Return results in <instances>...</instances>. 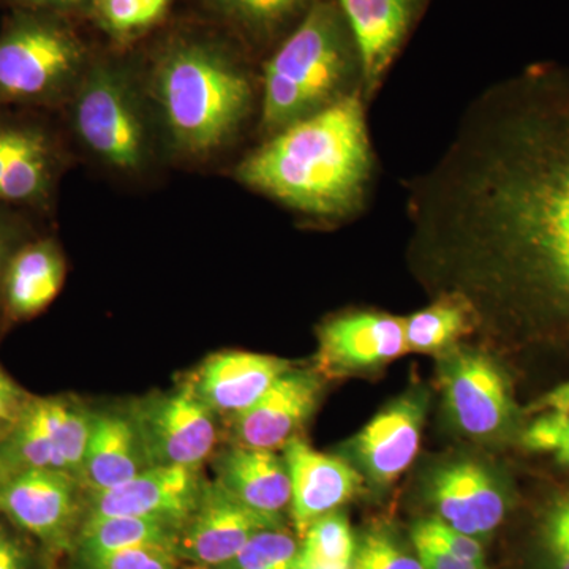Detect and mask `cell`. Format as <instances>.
Returning a JSON list of instances; mask_svg holds the SVG:
<instances>
[{"label":"cell","instance_id":"obj_37","mask_svg":"<svg viewBox=\"0 0 569 569\" xmlns=\"http://www.w3.org/2000/svg\"><path fill=\"white\" fill-rule=\"evenodd\" d=\"M10 10L47 11L71 18L74 14L89 13L93 0H3Z\"/></svg>","mask_w":569,"mask_h":569},{"label":"cell","instance_id":"obj_15","mask_svg":"<svg viewBox=\"0 0 569 569\" xmlns=\"http://www.w3.org/2000/svg\"><path fill=\"white\" fill-rule=\"evenodd\" d=\"M317 369H295L277 378L252 407L230 419L231 445L277 451L312 418L323 395Z\"/></svg>","mask_w":569,"mask_h":569},{"label":"cell","instance_id":"obj_16","mask_svg":"<svg viewBox=\"0 0 569 569\" xmlns=\"http://www.w3.org/2000/svg\"><path fill=\"white\" fill-rule=\"evenodd\" d=\"M426 406L422 392L400 396L370 419L351 441L358 468L378 488L395 482L417 458Z\"/></svg>","mask_w":569,"mask_h":569},{"label":"cell","instance_id":"obj_38","mask_svg":"<svg viewBox=\"0 0 569 569\" xmlns=\"http://www.w3.org/2000/svg\"><path fill=\"white\" fill-rule=\"evenodd\" d=\"M31 556L17 535L0 526V569H29Z\"/></svg>","mask_w":569,"mask_h":569},{"label":"cell","instance_id":"obj_9","mask_svg":"<svg viewBox=\"0 0 569 569\" xmlns=\"http://www.w3.org/2000/svg\"><path fill=\"white\" fill-rule=\"evenodd\" d=\"M440 367L445 402L456 426L479 440L503 437L515 422L516 407L503 370L471 348H451Z\"/></svg>","mask_w":569,"mask_h":569},{"label":"cell","instance_id":"obj_26","mask_svg":"<svg viewBox=\"0 0 569 569\" xmlns=\"http://www.w3.org/2000/svg\"><path fill=\"white\" fill-rule=\"evenodd\" d=\"M32 410L61 459L63 470L80 482L92 425V407L73 396L32 397Z\"/></svg>","mask_w":569,"mask_h":569},{"label":"cell","instance_id":"obj_17","mask_svg":"<svg viewBox=\"0 0 569 569\" xmlns=\"http://www.w3.org/2000/svg\"><path fill=\"white\" fill-rule=\"evenodd\" d=\"M350 26L362 61L367 102L380 91L427 0H336Z\"/></svg>","mask_w":569,"mask_h":569},{"label":"cell","instance_id":"obj_12","mask_svg":"<svg viewBox=\"0 0 569 569\" xmlns=\"http://www.w3.org/2000/svg\"><path fill=\"white\" fill-rule=\"evenodd\" d=\"M204 482L201 470L151 467L116 488L86 493L82 522L123 516L182 527L197 507Z\"/></svg>","mask_w":569,"mask_h":569},{"label":"cell","instance_id":"obj_29","mask_svg":"<svg viewBox=\"0 0 569 569\" xmlns=\"http://www.w3.org/2000/svg\"><path fill=\"white\" fill-rule=\"evenodd\" d=\"M299 542L284 527L254 535L233 559L212 569H295Z\"/></svg>","mask_w":569,"mask_h":569},{"label":"cell","instance_id":"obj_11","mask_svg":"<svg viewBox=\"0 0 569 569\" xmlns=\"http://www.w3.org/2000/svg\"><path fill=\"white\" fill-rule=\"evenodd\" d=\"M277 527H284L283 519L246 507L212 479L204 482L197 507L179 530L174 553L197 567L217 568L254 535Z\"/></svg>","mask_w":569,"mask_h":569},{"label":"cell","instance_id":"obj_7","mask_svg":"<svg viewBox=\"0 0 569 569\" xmlns=\"http://www.w3.org/2000/svg\"><path fill=\"white\" fill-rule=\"evenodd\" d=\"M69 163V146L50 112L0 111V204L50 216Z\"/></svg>","mask_w":569,"mask_h":569},{"label":"cell","instance_id":"obj_10","mask_svg":"<svg viewBox=\"0 0 569 569\" xmlns=\"http://www.w3.org/2000/svg\"><path fill=\"white\" fill-rule=\"evenodd\" d=\"M86 492L69 473L26 470L0 482V515L51 549L73 546Z\"/></svg>","mask_w":569,"mask_h":569},{"label":"cell","instance_id":"obj_5","mask_svg":"<svg viewBox=\"0 0 569 569\" xmlns=\"http://www.w3.org/2000/svg\"><path fill=\"white\" fill-rule=\"evenodd\" d=\"M61 112L81 151L112 174L141 178L163 157L140 66L126 56L97 52Z\"/></svg>","mask_w":569,"mask_h":569},{"label":"cell","instance_id":"obj_27","mask_svg":"<svg viewBox=\"0 0 569 569\" xmlns=\"http://www.w3.org/2000/svg\"><path fill=\"white\" fill-rule=\"evenodd\" d=\"M356 541L350 520L340 511L313 522L299 542L295 569H353Z\"/></svg>","mask_w":569,"mask_h":569},{"label":"cell","instance_id":"obj_18","mask_svg":"<svg viewBox=\"0 0 569 569\" xmlns=\"http://www.w3.org/2000/svg\"><path fill=\"white\" fill-rule=\"evenodd\" d=\"M283 459L291 479L290 516L299 538L361 488V473L351 463L316 451L301 437L284 445Z\"/></svg>","mask_w":569,"mask_h":569},{"label":"cell","instance_id":"obj_33","mask_svg":"<svg viewBox=\"0 0 569 569\" xmlns=\"http://www.w3.org/2000/svg\"><path fill=\"white\" fill-rule=\"evenodd\" d=\"M522 445L530 451L549 452L560 466L569 467V413L546 411L523 430Z\"/></svg>","mask_w":569,"mask_h":569},{"label":"cell","instance_id":"obj_42","mask_svg":"<svg viewBox=\"0 0 569 569\" xmlns=\"http://www.w3.org/2000/svg\"><path fill=\"white\" fill-rule=\"evenodd\" d=\"M187 569H189V568H187ZM190 569H197V568H190Z\"/></svg>","mask_w":569,"mask_h":569},{"label":"cell","instance_id":"obj_30","mask_svg":"<svg viewBox=\"0 0 569 569\" xmlns=\"http://www.w3.org/2000/svg\"><path fill=\"white\" fill-rule=\"evenodd\" d=\"M535 538L542 569H569V490L542 509Z\"/></svg>","mask_w":569,"mask_h":569},{"label":"cell","instance_id":"obj_36","mask_svg":"<svg viewBox=\"0 0 569 569\" xmlns=\"http://www.w3.org/2000/svg\"><path fill=\"white\" fill-rule=\"evenodd\" d=\"M31 397L0 367V433L3 437L17 425Z\"/></svg>","mask_w":569,"mask_h":569},{"label":"cell","instance_id":"obj_22","mask_svg":"<svg viewBox=\"0 0 569 569\" xmlns=\"http://www.w3.org/2000/svg\"><path fill=\"white\" fill-rule=\"evenodd\" d=\"M213 481L246 507L283 519L290 511L291 479L283 456L271 449L230 447L211 459Z\"/></svg>","mask_w":569,"mask_h":569},{"label":"cell","instance_id":"obj_25","mask_svg":"<svg viewBox=\"0 0 569 569\" xmlns=\"http://www.w3.org/2000/svg\"><path fill=\"white\" fill-rule=\"evenodd\" d=\"M479 326L473 306L458 293L433 296L426 309L406 317L408 348L418 353H441L455 348Z\"/></svg>","mask_w":569,"mask_h":569},{"label":"cell","instance_id":"obj_28","mask_svg":"<svg viewBox=\"0 0 569 569\" xmlns=\"http://www.w3.org/2000/svg\"><path fill=\"white\" fill-rule=\"evenodd\" d=\"M173 0H93L89 17L118 44L133 43L167 18Z\"/></svg>","mask_w":569,"mask_h":569},{"label":"cell","instance_id":"obj_21","mask_svg":"<svg viewBox=\"0 0 569 569\" xmlns=\"http://www.w3.org/2000/svg\"><path fill=\"white\" fill-rule=\"evenodd\" d=\"M148 468L151 466L129 407L92 408L91 433L80 475L84 492L116 488Z\"/></svg>","mask_w":569,"mask_h":569},{"label":"cell","instance_id":"obj_32","mask_svg":"<svg viewBox=\"0 0 569 569\" xmlns=\"http://www.w3.org/2000/svg\"><path fill=\"white\" fill-rule=\"evenodd\" d=\"M353 569H422L418 553L408 552L391 531L369 530L356 549Z\"/></svg>","mask_w":569,"mask_h":569},{"label":"cell","instance_id":"obj_6","mask_svg":"<svg viewBox=\"0 0 569 569\" xmlns=\"http://www.w3.org/2000/svg\"><path fill=\"white\" fill-rule=\"evenodd\" d=\"M96 54L71 18L11 10L0 29V111L61 112Z\"/></svg>","mask_w":569,"mask_h":569},{"label":"cell","instance_id":"obj_41","mask_svg":"<svg viewBox=\"0 0 569 569\" xmlns=\"http://www.w3.org/2000/svg\"><path fill=\"white\" fill-rule=\"evenodd\" d=\"M3 438H6V437H3L2 433H0V441H2Z\"/></svg>","mask_w":569,"mask_h":569},{"label":"cell","instance_id":"obj_24","mask_svg":"<svg viewBox=\"0 0 569 569\" xmlns=\"http://www.w3.org/2000/svg\"><path fill=\"white\" fill-rule=\"evenodd\" d=\"M181 527L164 520L104 518L86 520L74 538L77 569H100L112 557L142 546H167L174 550Z\"/></svg>","mask_w":569,"mask_h":569},{"label":"cell","instance_id":"obj_13","mask_svg":"<svg viewBox=\"0 0 569 569\" xmlns=\"http://www.w3.org/2000/svg\"><path fill=\"white\" fill-rule=\"evenodd\" d=\"M407 353L406 317L359 310L329 318L318 329L317 370L325 378L366 372Z\"/></svg>","mask_w":569,"mask_h":569},{"label":"cell","instance_id":"obj_19","mask_svg":"<svg viewBox=\"0 0 569 569\" xmlns=\"http://www.w3.org/2000/svg\"><path fill=\"white\" fill-rule=\"evenodd\" d=\"M291 362L276 356L228 350L204 359L187 378L217 418L238 417L271 388Z\"/></svg>","mask_w":569,"mask_h":569},{"label":"cell","instance_id":"obj_40","mask_svg":"<svg viewBox=\"0 0 569 569\" xmlns=\"http://www.w3.org/2000/svg\"><path fill=\"white\" fill-rule=\"evenodd\" d=\"M535 411H556V413H569V383L553 389L549 395L542 397L533 407Z\"/></svg>","mask_w":569,"mask_h":569},{"label":"cell","instance_id":"obj_14","mask_svg":"<svg viewBox=\"0 0 569 569\" xmlns=\"http://www.w3.org/2000/svg\"><path fill=\"white\" fill-rule=\"evenodd\" d=\"M427 493L438 519L479 541L490 537L508 515L507 488L478 460L460 459L438 468Z\"/></svg>","mask_w":569,"mask_h":569},{"label":"cell","instance_id":"obj_20","mask_svg":"<svg viewBox=\"0 0 569 569\" xmlns=\"http://www.w3.org/2000/svg\"><path fill=\"white\" fill-rule=\"evenodd\" d=\"M66 254L58 239L37 233L11 257L0 291V316L10 321L40 316L61 293Z\"/></svg>","mask_w":569,"mask_h":569},{"label":"cell","instance_id":"obj_35","mask_svg":"<svg viewBox=\"0 0 569 569\" xmlns=\"http://www.w3.org/2000/svg\"><path fill=\"white\" fill-rule=\"evenodd\" d=\"M174 550L167 546H142L123 550L100 569H178Z\"/></svg>","mask_w":569,"mask_h":569},{"label":"cell","instance_id":"obj_39","mask_svg":"<svg viewBox=\"0 0 569 569\" xmlns=\"http://www.w3.org/2000/svg\"><path fill=\"white\" fill-rule=\"evenodd\" d=\"M422 569H489L478 567L432 546L415 545Z\"/></svg>","mask_w":569,"mask_h":569},{"label":"cell","instance_id":"obj_4","mask_svg":"<svg viewBox=\"0 0 569 569\" xmlns=\"http://www.w3.org/2000/svg\"><path fill=\"white\" fill-rule=\"evenodd\" d=\"M260 84V141L361 91V54L336 0H317L269 52Z\"/></svg>","mask_w":569,"mask_h":569},{"label":"cell","instance_id":"obj_1","mask_svg":"<svg viewBox=\"0 0 569 569\" xmlns=\"http://www.w3.org/2000/svg\"><path fill=\"white\" fill-rule=\"evenodd\" d=\"M403 187L410 263L433 296H463L515 346L569 351L568 66L486 88Z\"/></svg>","mask_w":569,"mask_h":569},{"label":"cell","instance_id":"obj_3","mask_svg":"<svg viewBox=\"0 0 569 569\" xmlns=\"http://www.w3.org/2000/svg\"><path fill=\"white\" fill-rule=\"evenodd\" d=\"M365 92L261 140L236 164V181L323 227L365 211L376 176Z\"/></svg>","mask_w":569,"mask_h":569},{"label":"cell","instance_id":"obj_2","mask_svg":"<svg viewBox=\"0 0 569 569\" xmlns=\"http://www.w3.org/2000/svg\"><path fill=\"white\" fill-rule=\"evenodd\" d=\"M228 33L181 29L140 66L164 157L206 163L241 140L260 114V73Z\"/></svg>","mask_w":569,"mask_h":569},{"label":"cell","instance_id":"obj_23","mask_svg":"<svg viewBox=\"0 0 569 569\" xmlns=\"http://www.w3.org/2000/svg\"><path fill=\"white\" fill-rule=\"evenodd\" d=\"M250 54L271 52L317 0H198Z\"/></svg>","mask_w":569,"mask_h":569},{"label":"cell","instance_id":"obj_8","mask_svg":"<svg viewBox=\"0 0 569 569\" xmlns=\"http://www.w3.org/2000/svg\"><path fill=\"white\" fill-rule=\"evenodd\" d=\"M151 467L201 470L211 462L220 440L219 418L183 383L153 392L129 406Z\"/></svg>","mask_w":569,"mask_h":569},{"label":"cell","instance_id":"obj_34","mask_svg":"<svg viewBox=\"0 0 569 569\" xmlns=\"http://www.w3.org/2000/svg\"><path fill=\"white\" fill-rule=\"evenodd\" d=\"M36 216L0 204V291L11 257L26 241L40 233Z\"/></svg>","mask_w":569,"mask_h":569},{"label":"cell","instance_id":"obj_31","mask_svg":"<svg viewBox=\"0 0 569 569\" xmlns=\"http://www.w3.org/2000/svg\"><path fill=\"white\" fill-rule=\"evenodd\" d=\"M411 539H413V545L432 546V548L445 550L458 559L488 568L481 541L452 529L451 526L438 518L418 520L411 530Z\"/></svg>","mask_w":569,"mask_h":569}]
</instances>
